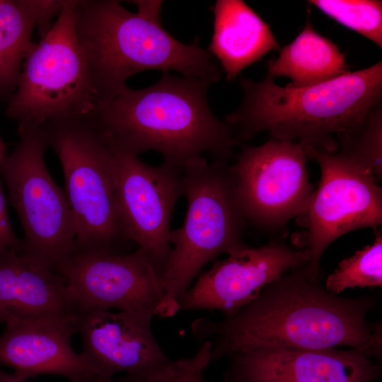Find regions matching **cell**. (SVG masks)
<instances>
[{
	"mask_svg": "<svg viewBox=\"0 0 382 382\" xmlns=\"http://www.w3.org/2000/svg\"><path fill=\"white\" fill-rule=\"evenodd\" d=\"M296 267L266 285L235 315L192 324L193 335L210 341L211 359L257 348L323 350L347 346L379 355L381 334L366 322L377 295L345 298L332 294Z\"/></svg>",
	"mask_w": 382,
	"mask_h": 382,
	"instance_id": "obj_1",
	"label": "cell"
},
{
	"mask_svg": "<svg viewBox=\"0 0 382 382\" xmlns=\"http://www.w3.org/2000/svg\"><path fill=\"white\" fill-rule=\"evenodd\" d=\"M210 83L163 72L152 86H127L98 103L87 121L113 151L137 156L149 150L182 169L207 154L212 161L231 158L237 146L230 127L212 112Z\"/></svg>",
	"mask_w": 382,
	"mask_h": 382,
	"instance_id": "obj_2",
	"label": "cell"
},
{
	"mask_svg": "<svg viewBox=\"0 0 382 382\" xmlns=\"http://www.w3.org/2000/svg\"><path fill=\"white\" fill-rule=\"evenodd\" d=\"M132 13L115 0H74V27L98 103L126 87L132 75L148 70L176 71L210 83L222 69L199 45H185L161 23L162 1H133Z\"/></svg>",
	"mask_w": 382,
	"mask_h": 382,
	"instance_id": "obj_3",
	"label": "cell"
},
{
	"mask_svg": "<svg viewBox=\"0 0 382 382\" xmlns=\"http://www.w3.org/2000/svg\"><path fill=\"white\" fill-rule=\"evenodd\" d=\"M240 85L241 103L224 121L240 144L266 132L303 148L334 151L382 103V62L301 88L280 86L267 75L260 81L241 77Z\"/></svg>",
	"mask_w": 382,
	"mask_h": 382,
	"instance_id": "obj_4",
	"label": "cell"
},
{
	"mask_svg": "<svg viewBox=\"0 0 382 382\" xmlns=\"http://www.w3.org/2000/svg\"><path fill=\"white\" fill-rule=\"evenodd\" d=\"M183 195L187 200L183 225L171 230V249L161 277L163 299L155 316L171 318L180 311L191 283L209 262L247 246L245 219L226 162L203 156L181 169Z\"/></svg>",
	"mask_w": 382,
	"mask_h": 382,
	"instance_id": "obj_5",
	"label": "cell"
},
{
	"mask_svg": "<svg viewBox=\"0 0 382 382\" xmlns=\"http://www.w3.org/2000/svg\"><path fill=\"white\" fill-rule=\"evenodd\" d=\"M74 4L64 1L50 30L25 58L6 111L19 125L88 120L98 103L76 38Z\"/></svg>",
	"mask_w": 382,
	"mask_h": 382,
	"instance_id": "obj_6",
	"label": "cell"
},
{
	"mask_svg": "<svg viewBox=\"0 0 382 382\" xmlns=\"http://www.w3.org/2000/svg\"><path fill=\"white\" fill-rule=\"evenodd\" d=\"M18 134L14 149L0 163V172L23 227L21 250L59 273L74 250V216L45 165L49 146L44 126L21 124Z\"/></svg>",
	"mask_w": 382,
	"mask_h": 382,
	"instance_id": "obj_7",
	"label": "cell"
},
{
	"mask_svg": "<svg viewBox=\"0 0 382 382\" xmlns=\"http://www.w3.org/2000/svg\"><path fill=\"white\" fill-rule=\"evenodd\" d=\"M43 126L63 170L76 225L74 250L118 253L126 240L117 214L112 151L87 120Z\"/></svg>",
	"mask_w": 382,
	"mask_h": 382,
	"instance_id": "obj_8",
	"label": "cell"
},
{
	"mask_svg": "<svg viewBox=\"0 0 382 382\" xmlns=\"http://www.w3.org/2000/svg\"><path fill=\"white\" fill-rule=\"evenodd\" d=\"M303 149L307 158L318 163L321 175L299 245L309 256L308 276L320 282V260L333 241L350 231L381 225L382 189L371 171L343 153Z\"/></svg>",
	"mask_w": 382,
	"mask_h": 382,
	"instance_id": "obj_9",
	"label": "cell"
},
{
	"mask_svg": "<svg viewBox=\"0 0 382 382\" xmlns=\"http://www.w3.org/2000/svg\"><path fill=\"white\" fill-rule=\"evenodd\" d=\"M241 146L229 169L245 221L272 231L305 215L314 190L303 148L273 138L260 146Z\"/></svg>",
	"mask_w": 382,
	"mask_h": 382,
	"instance_id": "obj_10",
	"label": "cell"
},
{
	"mask_svg": "<svg viewBox=\"0 0 382 382\" xmlns=\"http://www.w3.org/2000/svg\"><path fill=\"white\" fill-rule=\"evenodd\" d=\"M112 151L123 236L146 253L161 282L171 249L172 215L183 196L182 170L165 163L152 166L137 156Z\"/></svg>",
	"mask_w": 382,
	"mask_h": 382,
	"instance_id": "obj_11",
	"label": "cell"
},
{
	"mask_svg": "<svg viewBox=\"0 0 382 382\" xmlns=\"http://www.w3.org/2000/svg\"><path fill=\"white\" fill-rule=\"evenodd\" d=\"M76 314L98 311L154 313L163 293L146 253L74 250L59 270Z\"/></svg>",
	"mask_w": 382,
	"mask_h": 382,
	"instance_id": "obj_12",
	"label": "cell"
},
{
	"mask_svg": "<svg viewBox=\"0 0 382 382\" xmlns=\"http://www.w3.org/2000/svg\"><path fill=\"white\" fill-rule=\"evenodd\" d=\"M76 315L80 354L96 377L112 378L124 372L144 378L164 371L173 361L153 334L151 311L105 310Z\"/></svg>",
	"mask_w": 382,
	"mask_h": 382,
	"instance_id": "obj_13",
	"label": "cell"
},
{
	"mask_svg": "<svg viewBox=\"0 0 382 382\" xmlns=\"http://www.w3.org/2000/svg\"><path fill=\"white\" fill-rule=\"evenodd\" d=\"M308 260L306 250L279 241L257 248L245 246L216 261L201 274L184 295L180 311L216 310L225 318L231 317L266 285Z\"/></svg>",
	"mask_w": 382,
	"mask_h": 382,
	"instance_id": "obj_14",
	"label": "cell"
},
{
	"mask_svg": "<svg viewBox=\"0 0 382 382\" xmlns=\"http://www.w3.org/2000/svg\"><path fill=\"white\" fill-rule=\"evenodd\" d=\"M224 382H371L380 368L364 352L257 348L229 356Z\"/></svg>",
	"mask_w": 382,
	"mask_h": 382,
	"instance_id": "obj_15",
	"label": "cell"
},
{
	"mask_svg": "<svg viewBox=\"0 0 382 382\" xmlns=\"http://www.w3.org/2000/svg\"><path fill=\"white\" fill-rule=\"evenodd\" d=\"M0 335V366L28 380L57 375L76 382L96 377L80 353L72 347L78 332L77 315L67 314L6 321Z\"/></svg>",
	"mask_w": 382,
	"mask_h": 382,
	"instance_id": "obj_16",
	"label": "cell"
},
{
	"mask_svg": "<svg viewBox=\"0 0 382 382\" xmlns=\"http://www.w3.org/2000/svg\"><path fill=\"white\" fill-rule=\"evenodd\" d=\"M76 314L64 277L21 250L0 253V324L14 318Z\"/></svg>",
	"mask_w": 382,
	"mask_h": 382,
	"instance_id": "obj_17",
	"label": "cell"
},
{
	"mask_svg": "<svg viewBox=\"0 0 382 382\" xmlns=\"http://www.w3.org/2000/svg\"><path fill=\"white\" fill-rule=\"evenodd\" d=\"M212 10L213 34L206 51L218 59L228 81L280 48L270 25L245 1L218 0Z\"/></svg>",
	"mask_w": 382,
	"mask_h": 382,
	"instance_id": "obj_18",
	"label": "cell"
},
{
	"mask_svg": "<svg viewBox=\"0 0 382 382\" xmlns=\"http://www.w3.org/2000/svg\"><path fill=\"white\" fill-rule=\"evenodd\" d=\"M278 50L279 56L267 62L266 75L290 79L287 88L313 86L351 71L345 53L315 30L309 15L296 38Z\"/></svg>",
	"mask_w": 382,
	"mask_h": 382,
	"instance_id": "obj_19",
	"label": "cell"
},
{
	"mask_svg": "<svg viewBox=\"0 0 382 382\" xmlns=\"http://www.w3.org/2000/svg\"><path fill=\"white\" fill-rule=\"evenodd\" d=\"M64 1L0 0V93L16 88L25 58L38 28L42 37L51 21L60 12Z\"/></svg>",
	"mask_w": 382,
	"mask_h": 382,
	"instance_id": "obj_20",
	"label": "cell"
},
{
	"mask_svg": "<svg viewBox=\"0 0 382 382\" xmlns=\"http://www.w3.org/2000/svg\"><path fill=\"white\" fill-rule=\"evenodd\" d=\"M382 285V235L374 242L342 260L325 282V289L339 294L347 289Z\"/></svg>",
	"mask_w": 382,
	"mask_h": 382,
	"instance_id": "obj_21",
	"label": "cell"
},
{
	"mask_svg": "<svg viewBox=\"0 0 382 382\" xmlns=\"http://www.w3.org/2000/svg\"><path fill=\"white\" fill-rule=\"evenodd\" d=\"M307 3L382 47L381 1L310 0Z\"/></svg>",
	"mask_w": 382,
	"mask_h": 382,
	"instance_id": "obj_22",
	"label": "cell"
},
{
	"mask_svg": "<svg viewBox=\"0 0 382 382\" xmlns=\"http://www.w3.org/2000/svg\"><path fill=\"white\" fill-rule=\"evenodd\" d=\"M337 151L382 178V103L373 108L359 126L337 141Z\"/></svg>",
	"mask_w": 382,
	"mask_h": 382,
	"instance_id": "obj_23",
	"label": "cell"
},
{
	"mask_svg": "<svg viewBox=\"0 0 382 382\" xmlns=\"http://www.w3.org/2000/svg\"><path fill=\"white\" fill-rule=\"evenodd\" d=\"M211 347L210 341H204L191 357L173 360L164 371L140 378V382H206L204 371L212 361Z\"/></svg>",
	"mask_w": 382,
	"mask_h": 382,
	"instance_id": "obj_24",
	"label": "cell"
},
{
	"mask_svg": "<svg viewBox=\"0 0 382 382\" xmlns=\"http://www.w3.org/2000/svg\"><path fill=\"white\" fill-rule=\"evenodd\" d=\"M21 248L22 240L16 237L10 222L0 172V253Z\"/></svg>",
	"mask_w": 382,
	"mask_h": 382,
	"instance_id": "obj_25",
	"label": "cell"
},
{
	"mask_svg": "<svg viewBox=\"0 0 382 382\" xmlns=\"http://www.w3.org/2000/svg\"><path fill=\"white\" fill-rule=\"evenodd\" d=\"M95 378L76 382H95ZM0 382H28L27 380L20 378L13 374H9L0 368Z\"/></svg>",
	"mask_w": 382,
	"mask_h": 382,
	"instance_id": "obj_26",
	"label": "cell"
},
{
	"mask_svg": "<svg viewBox=\"0 0 382 382\" xmlns=\"http://www.w3.org/2000/svg\"><path fill=\"white\" fill-rule=\"evenodd\" d=\"M95 382H140V378L129 375L117 379L96 377Z\"/></svg>",
	"mask_w": 382,
	"mask_h": 382,
	"instance_id": "obj_27",
	"label": "cell"
},
{
	"mask_svg": "<svg viewBox=\"0 0 382 382\" xmlns=\"http://www.w3.org/2000/svg\"><path fill=\"white\" fill-rule=\"evenodd\" d=\"M6 156V146L3 140L0 137V163L4 160Z\"/></svg>",
	"mask_w": 382,
	"mask_h": 382,
	"instance_id": "obj_28",
	"label": "cell"
}]
</instances>
